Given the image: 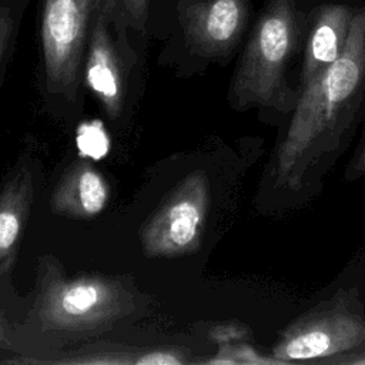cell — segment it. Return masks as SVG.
Segmentation results:
<instances>
[{"instance_id":"6da1fadb","label":"cell","mask_w":365,"mask_h":365,"mask_svg":"<svg viewBox=\"0 0 365 365\" xmlns=\"http://www.w3.org/2000/svg\"><path fill=\"white\" fill-rule=\"evenodd\" d=\"M281 124L259 190L262 205L271 212L315 198L365 124V0H358L338 58L301 90Z\"/></svg>"},{"instance_id":"7a4b0ae2","label":"cell","mask_w":365,"mask_h":365,"mask_svg":"<svg viewBox=\"0 0 365 365\" xmlns=\"http://www.w3.org/2000/svg\"><path fill=\"white\" fill-rule=\"evenodd\" d=\"M325 0H264L235 67L228 101L235 110L257 108L261 118L281 124L299 97L291 77L301 57L314 10Z\"/></svg>"},{"instance_id":"3957f363","label":"cell","mask_w":365,"mask_h":365,"mask_svg":"<svg viewBox=\"0 0 365 365\" xmlns=\"http://www.w3.org/2000/svg\"><path fill=\"white\" fill-rule=\"evenodd\" d=\"M131 309L133 295L121 282L98 275L67 278L54 259L43 262L34 314L46 329H103Z\"/></svg>"},{"instance_id":"277c9868","label":"cell","mask_w":365,"mask_h":365,"mask_svg":"<svg viewBox=\"0 0 365 365\" xmlns=\"http://www.w3.org/2000/svg\"><path fill=\"white\" fill-rule=\"evenodd\" d=\"M365 344V307L356 289H339L291 321L271 356L278 362L322 364Z\"/></svg>"},{"instance_id":"5b68a950","label":"cell","mask_w":365,"mask_h":365,"mask_svg":"<svg viewBox=\"0 0 365 365\" xmlns=\"http://www.w3.org/2000/svg\"><path fill=\"white\" fill-rule=\"evenodd\" d=\"M210 208V181L195 171L184 177L140 228L148 257H180L201 247Z\"/></svg>"},{"instance_id":"8992f818","label":"cell","mask_w":365,"mask_h":365,"mask_svg":"<svg viewBox=\"0 0 365 365\" xmlns=\"http://www.w3.org/2000/svg\"><path fill=\"white\" fill-rule=\"evenodd\" d=\"M97 0H44L41 48L50 91H70L78 77Z\"/></svg>"},{"instance_id":"52a82bcc","label":"cell","mask_w":365,"mask_h":365,"mask_svg":"<svg viewBox=\"0 0 365 365\" xmlns=\"http://www.w3.org/2000/svg\"><path fill=\"white\" fill-rule=\"evenodd\" d=\"M252 0H182V29L188 47L200 57L231 56L251 20Z\"/></svg>"},{"instance_id":"ba28073f","label":"cell","mask_w":365,"mask_h":365,"mask_svg":"<svg viewBox=\"0 0 365 365\" xmlns=\"http://www.w3.org/2000/svg\"><path fill=\"white\" fill-rule=\"evenodd\" d=\"M117 7L118 0H97L90 20L84 73L87 87L113 120L121 115L124 106L123 61L111 34Z\"/></svg>"},{"instance_id":"9c48e42d","label":"cell","mask_w":365,"mask_h":365,"mask_svg":"<svg viewBox=\"0 0 365 365\" xmlns=\"http://www.w3.org/2000/svg\"><path fill=\"white\" fill-rule=\"evenodd\" d=\"M358 0H325L312 13L301 54L299 93L314 83L341 54Z\"/></svg>"},{"instance_id":"30bf717a","label":"cell","mask_w":365,"mask_h":365,"mask_svg":"<svg viewBox=\"0 0 365 365\" xmlns=\"http://www.w3.org/2000/svg\"><path fill=\"white\" fill-rule=\"evenodd\" d=\"M110 187L103 174L87 161L73 164L61 177L51 197L56 214L86 220L98 215L107 205Z\"/></svg>"},{"instance_id":"8fae6325","label":"cell","mask_w":365,"mask_h":365,"mask_svg":"<svg viewBox=\"0 0 365 365\" xmlns=\"http://www.w3.org/2000/svg\"><path fill=\"white\" fill-rule=\"evenodd\" d=\"M33 192V174L29 168L19 170L0 192V275L9 274L16 262Z\"/></svg>"},{"instance_id":"7c38bea8","label":"cell","mask_w":365,"mask_h":365,"mask_svg":"<svg viewBox=\"0 0 365 365\" xmlns=\"http://www.w3.org/2000/svg\"><path fill=\"white\" fill-rule=\"evenodd\" d=\"M77 148L81 155L98 160L104 157L110 148L108 134L100 121H88L77 130Z\"/></svg>"},{"instance_id":"4fadbf2b","label":"cell","mask_w":365,"mask_h":365,"mask_svg":"<svg viewBox=\"0 0 365 365\" xmlns=\"http://www.w3.org/2000/svg\"><path fill=\"white\" fill-rule=\"evenodd\" d=\"M345 181L356 182L365 180V124L359 137V141L345 167Z\"/></svg>"},{"instance_id":"5bb4252c","label":"cell","mask_w":365,"mask_h":365,"mask_svg":"<svg viewBox=\"0 0 365 365\" xmlns=\"http://www.w3.org/2000/svg\"><path fill=\"white\" fill-rule=\"evenodd\" d=\"M148 1L150 0H120L123 14L138 29L144 26L148 11Z\"/></svg>"},{"instance_id":"9a60e30c","label":"cell","mask_w":365,"mask_h":365,"mask_svg":"<svg viewBox=\"0 0 365 365\" xmlns=\"http://www.w3.org/2000/svg\"><path fill=\"white\" fill-rule=\"evenodd\" d=\"M184 362L175 352L171 351H153L143 354L135 359V364H147V365H158V364H181Z\"/></svg>"},{"instance_id":"2e32d148","label":"cell","mask_w":365,"mask_h":365,"mask_svg":"<svg viewBox=\"0 0 365 365\" xmlns=\"http://www.w3.org/2000/svg\"><path fill=\"white\" fill-rule=\"evenodd\" d=\"M322 364L334 365H365V344L359 345L348 352L335 355L329 359H325Z\"/></svg>"},{"instance_id":"e0dca14e","label":"cell","mask_w":365,"mask_h":365,"mask_svg":"<svg viewBox=\"0 0 365 365\" xmlns=\"http://www.w3.org/2000/svg\"><path fill=\"white\" fill-rule=\"evenodd\" d=\"M11 31H13V21H11V19L6 14V11L0 10V64H1L3 54H4L6 48H7Z\"/></svg>"}]
</instances>
